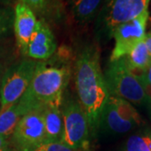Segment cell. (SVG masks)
Returning <instances> with one entry per match:
<instances>
[{"label":"cell","instance_id":"e0dca14e","mask_svg":"<svg viewBox=\"0 0 151 151\" xmlns=\"http://www.w3.org/2000/svg\"><path fill=\"white\" fill-rule=\"evenodd\" d=\"M14 23V14L9 9L0 8V37L10 30Z\"/></svg>","mask_w":151,"mask_h":151},{"label":"cell","instance_id":"8992f818","mask_svg":"<svg viewBox=\"0 0 151 151\" xmlns=\"http://www.w3.org/2000/svg\"><path fill=\"white\" fill-rule=\"evenodd\" d=\"M64 134L62 142L76 151L86 150L90 145L91 131L88 120L77 99L68 95L60 105Z\"/></svg>","mask_w":151,"mask_h":151},{"label":"cell","instance_id":"30bf717a","mask_svg":"<svg viewBox=\"0 0 151 151\" xmlns=\"http://www.w3.org/2000/svg\"><path fill=\"white\" fill-rule=\"evenodd\" d=\"M56 50L54 35L44 19L37 20L35 30L28 44L25 55L30 59L45 60L50 58Z\"/></svg>","mask_w":151,"mask_h":151},{"label":"cell","instance_id":"d6986e66","mask_svg":"<svg viewBox=\"0 0 151 151\" xmlns=\"http://www.w3.org/2000/svg\"><path fill=\"white\" fill-rule=\"evenodd\" d=\"M19 2L27 5L35 14L42 15L49 9L50 0H19Z\"/></svg>","mask_w":151,"mask_h":151},{"label":"cell","instance_id":"5b68a950","mask_svg":"<svg viewBox=\"0 0 151 151\" xmlns=\"http://www.w3.org/2000/svg\"><path fill=\"white\" fill-rule=\"evenodd\" d=\"M150 0H104L98 12L96 33L99 37L111 38L119 24L130 21L148 10Z\"/></svg>","mask_w":151,"mask_h":151},{"label":"cell","instance_id":"7c38bea8","mask_svg":"<svg viewBox=\"0 0 151 151\" xmlns=\"http://www.w3.org/2000/svg\"><path fill=\"white\" fill-rule=\"evenodd\" d=\"M41 113L45 125V142H62L64 124L60 107L54 104L45 105Z\"/></svg>","mask_w":151,"mask_h":151},{"label":"cell","instance_id":"cb8c5ba5","mask_svg":"<svg viewBox=\"0 0 151 151\" xmlns=\"http://www.w3.org/2000/svg\"><path fill=\"white\" fill-rule=\"evenodd\" d=\"M14 1V0H0V3H2L4 4H10Z\"/></svg>","mask_w":151,"mask_h":151},{"label":"cell","instance_id":"ac0fdd59","mask_svg":"<svg viewBox=\"0 0 151 151\" xmlns=\"http://www.w3.org/2000/svg\"><path fill=\"white\" fill-rule=\"evenodd\" d=\"M29 151H76L63 142H43Z\"/></svg>","mask_w":151,"mask_h":151},{"label":"cell","instance_id":"6da1fadb","mask_svg":"<svg viewBox=\"0 0 151 151\" xmlns=\"http://www.w3.org/2000/svg\"><path fill=\"white\" fill-rule=\"evenodd\" d=\"M75 84L77 100L87 118L91 135L95 136L110 96L100 65V53L95 45H87L79 52L75 66Z\"/></svg>","mask_w":151,"mask_h":151},{"label":"cell","instance_id":"603a6c76","mask_svg":"<svg viewBox=\"0 0 151 151\" xmlns=\"http://www.w3.org/2000/svg\"><path fill=\"white\" fill-rule=\"evenodd\" d=\"M148 98H149V101H148V103H147V106H148V108H149V113H150V116L151 119V92L148 94Z\"/></svg>","mask_w":151,"mask_h":151},{"label":"cell","instance_id":"8fae6325","mask_svg":"<svg viewBox=\"0 0 151 151\" xmlns=\"http://www.w3.org/2000/svg\"><path fill=\"white\" fill-rule=\"evenodd\" d=\"M37 19L35 13L27 5L18 2L14 14V30L16 42L22 54L25 55L28 44L35 30Z\"/></svg>","mask_w":151,"mask_h":151},{"label":"cell","instance_id":"9a60e30c","mask_svg":"<svg viewBox=\"0 0 151 151\" xmlns=\"http://www.w3.org/2000/svg\"><path fill=\"white\" fill-rule=\"evenodd\" d=\"M144 40L139 42L129 54L124 56L129 69L134 75L145 71L151 64V57Z\"/></svg>","mask_w":151,"mask_h":151},{"label":"cell","instance_id":"4fadbf2b","mask_svg":"<svg viewBox=\"0 0 151 151\" xmlns=\"http://www.w3.org/2000/svg\"><path fill=\"white\" fill-rule=\"evenodd\" d=\"M30 112H33L32 109L20 98L5 110L0 112V135L9 139L19 120Z\"/></svg>","mask_w":151,"mask_h":151},{"label":"cell","instance_id":"2e32d148","mask_svg":"<svg viewBox=\"0 0 151 151\" xmlns=\"http://www.w3.org/2000/svg\"><path fill=\"white\" fill-rule=\"evenodd\" d=\"M125 151H151V131H144L130 136Z\"/></svg>","mask_w":151,"mask_h":151},{"label":"cell","instance_id":"7a4b0ae2","mask_svg":"<svg viewBox=\"0 0 151 151\" xmlns=\"http://www.w3.org/2000/svg\"><path fill=\"white\" fill-rule=\"evenodd\" d=\"M69 75L66 65L38 61L32 81L22 97L38 108L48 104L60 107Z\"/></svg>","mask_w":151,"mask_h":151},{"label":"cell","instance_id":"7402d4cb","mask_svg":"<svg viewBox=\"0 0 151 151\" xmlns=\"http://www.w3.org/2000/svg\"><path fill=\"white\" fill-rule=\"evenodd\" d=\"M145 43L146 48L148 50L149 55L151 57V33H148L146 34L145 38Z\"/></svg>","mask_w":151,"mask_h":151},{"label":"cell","instance_id":"5bb4252c","mask_svg":"<svg viewBox=\"0 0 151 151\" xmlns=\"http://www.w3.org/2000/svg\"><path fill=\"white\" fill-rule=\"evenodd\" d=\"M102 3L103 0H70V15L77 24H85L95 18Z\"/></svg>","mask_w":151,"mask_h":151},{"label":"cell","instance_id":"277c9868","mask_svg":"<svg viewBox=\"0 0 151 151\" xmlns=\"http://www.w3.org/2000/svg\"><path fill=\"white\" fill-rule=\"evenodd\" d=\"M143 124L139 113L123 98L109 96L101 114L97 133L108 135L126 134Z\"/></svg>","mask_w":151,"mask_h":151},{"label":"cell","instance_id":"d4e9b609","mask_svg":"<svg viewBox=\"0 0 151 151\" xmlns=\"http://www.w3.org/2000/svg\"><path fill=\"white\" fill-rule=\"evenodd\" d=\"M150 33H151V32H150Z\"/></svg>","mask_w":151,"mask_h":151},{"label":"cell","instance_id":"ba28073f","mask_svg":"<svg viewBox=\"0 0 151 151\" xmlns=\"http://www.w3.org/2000/svg\"><path fill=\"white\" fill-rule=\"evenodd\" d=\"M149 11L130 21L119 24L112 32L111 37L115 40L110 61L119 60L129 53L138 44L145 40Z\"/></svg>","mask_w":151,"mask_h":151},{"label":"cell","instance_id":"3957f363","mask_svg":"<svg viewBox=\"0 0 151 151\" xmlns=\"http://www.w3.org/2000/svg\"><path fill=\"white\" fill-rule=\"evenodd\" d=\"M103 76L111 96L136 105H147L149 98L144 86L131 71L125 57L110 61Z\"/></svg>","mask_w":151,"mask_h":151},{"label":"cell","instance_id":"ffe728a7","mask_svg":"<svg viewBox=\"0 0 151 151\" xmlns=\"http://www.w3.org/2000/svg\"><path fill=\"white\" fill-rule=\"evenodd\" d=\"M137 78L141 81L142 84L145 83L151 86V64L144 72H142Z\"/></svg>","mask_w":151,"mask_h":151},{"label":"cell","instance_id":"9c48e42d","mask_svg":"<svg viewBox=\"0 0 151 151\" xmlns=\"http://www.w3.org/2000/svg\"><path fill=\"white\" fill-rule=\"evenodd\" d=\"M42 110L25 114L11 135V142L16 151H29L45 140Z\"/></svg>","mask_w":151,"mask_h":151},{"label":"cell","instance_id":"52a82bcc","mask_svg":"<svg viewBox=\"0 0 151 151\" xmlns=\"http://www.w3.org/2000/svg\"><path fill=\"white\" fill-rule=\"evenodd\" d=\"M37 64L35 60L25 59L6 70L0 86V112L19 101L26 92Z\"/></svg>","mask_w":151,"mask_h":151},{"label":"cell","instance_id":"44dd1931","mask_svg":"<svg viewBox=\"0 0 151 151\" xmlns=\"http://www.w3.org/2000/svg\"><path fill=\"white\" fill-rule=\"evenodd\" d=\"M0 151H12L8 139L2 135H0Z\"/></svg>","mask_w":151,"mask_h":151}]
</instances>
